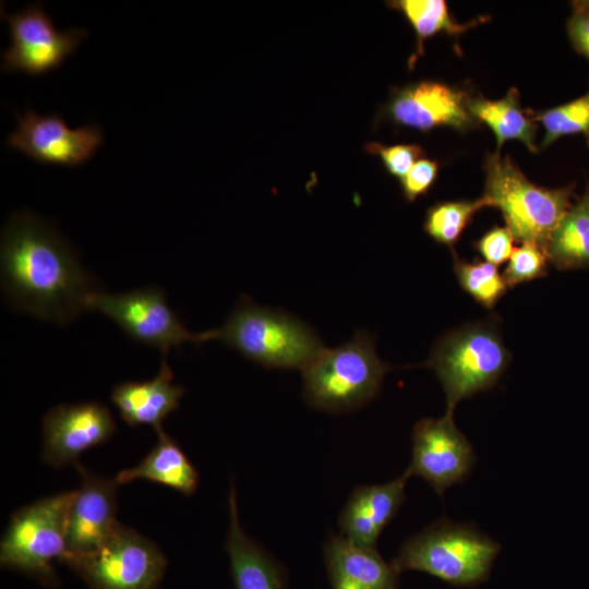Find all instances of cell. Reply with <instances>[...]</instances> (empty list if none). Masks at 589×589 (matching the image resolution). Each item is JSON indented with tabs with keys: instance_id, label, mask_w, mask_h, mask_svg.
<instances>
[{
	"instance_id": "5",
	"label": "cell",
	"mask_w": 589,
	"mask_h": 589,
	"mask_svg": "<svg viewBox=\"0 0 589 589\" xmlns=\"http://www.w3.org/2000/svg\"><path fill=\"white\" fill-rule=\"evenodd\" d=\"M510 361L495 321L469 323L448 332L435 345L425 365L443 386L446 414L459 401L492 388Z\"/></svg>"
},
{
	"instance_id": "9",
	"label": "cell",
	"mask_w": 589,
	"mask_h": 589,
	"mask_svg": "<svg viewBox=\"0 0 589 589\" xmlns=\"http://www.w3.org/2000/svg\"><path fill=\"white\" fill-rule=\"evenodd\" d=\"M89 310L105 314L130 338L158 348L163 356L183 342L215 339V329L197 334L189 332L168 305L164 291L154 286L118 293L100 289L92 298Z\"/></svg>"
},
{
	"instance_id": "31",
	"label": "cell",
	"mask_w": 589,
	"mask_h": 589,
	"mask_svg": "<svg viewBox=\"0 0 589 589\" xmlns=\"http://www.w3.org/2000/svg\"><path fill=\"white\" fill-rule=\"evenodd\" d=\"M567 29L575 49L589 60V11L575 8L568 20Z\"/></svg>"
},
{
	"instance_id": "32",
	"label": "cell",
	"mask_w": 589,
	"mask_h": 589,
	"mask_svg": "<svg viewBox=\"0 0 589 589\" xmlns=\"http://www.w3.org/2000/svg\"><path fill=\"white\" fill-rule=\"evenodd\" d=\"M574 7L589 11V0L577 1V2L574 3Z\"/></svg>"
},
{
	"instance_id": "16",
	"label": "cell",
	"mask_w": 589,
	"mask_h": 589,
	"mask_svg": "<svg viewBox=\"0 0 589 589\" xmlns=\"http://www.w3.org/2000/svg\"><path fill=\"white\" fill-rule=\"evenodd\" d=\"M409 478L405 471L386 483L353 489L338 518L340 534L358 545L375 548L381 532L406 501Z\"/></svg>"
},
{
	"instance_id": "26",
	"label": "cell",
	"mask_w": 589,
	"mask_h": 589,
	"mask_svg": "<svg viewBox=\"0 0 589 589\" xmlns=\"http://www.w3.org/2000/svg\"><path fill=\"white\" fill-rule=\"evenodd\" d=\"M534 120L540 121L544 135L541 142L546 147L557 139L582 134L589 145V93L564 105L540 112Z\"/></svg>"
},
{
	"instance_id": "14",
	"label": "cell",
	"mask_w": 589,
	"mask_h": 589,
	"mask_svg": "<svg viewBox=\"0 0 589 589\" xmlns=\"http://www.w3.org/2000/svg\"><path fill=\"white\" fill-rule=\"evenodd\" d=\"M81 476V485L74 491L68 514V555L63 563L73 557L96 551L110 536L117 524V488L113 479L87 471L75 464Z\"/></svg>"
},
{
	"instance_id": "22",
	"label": "cell",
	"mask_w": 589,
	"mask_h": 589,
	"mask_svg": "<svg viewBox=\"0 0 589 589\" xmlns=\"http://www.w3.org/2000/svg\"><path fill=\"white\" fill-rule=\"evenodd\" d=\"M548 260L558 269L589 267V194L572 207L553 230L545 247Z\"/></svg>"
},
{
	"instance_id": "8",
	"label": "cell",
	"mask_w": 589,
	"mask_h": 589,
	"mask_svg": "<svg viewBox=\"0 0 589 589\" xmlns=\"http://www.w3.org/2000/svg\"><path fill=\"white\" fill-rule=\"evenodd\" d=\"M65 563L92 589H155L166 567L159 548L121 522L96 551Z\"/></svg>"
},
{
	"instance_id": "27",
	"label": "cell",
	"mask_w": 589,
	"mask_h": 589,
	"mask_svg": "<svg viewBox=\"0 0 589 589\" xmlns=\"http://www.w3.org/2000/svg\"><path fill=\"white\" fill-rule=\"evenodd\" d=\"M548 256L534 243H521L514 248L503 272L508 288L543 277L548 273Z\"/></svg>"
},
{
	"instance_id": "33",
	"label": "cell",
	"mask_w": 589,
	"mask_h": 589,
	"mask_svg": "<svg viewBox=\"0 0 589 589\" xmlns=\"http://www.w3.org/2000/svg\"><path fill=\"white\" fill-rule=\"evenodd\" d=\"M588 194H589V191H588Z\"/></svg>"
},
{
	"instance_id": "20",
	"label": "cell",
	"mask_w": 589,
	"mask_h": 589,
	"mask_svg": "<svg viewBox=\"0 0 589 589\" xmlns=\"http://www.w3.org/2000/svg\"><path fill=\"white\" fill-rule=\"evenodd\" d=\"M155 431L158 441L153 449L136 466L120 471L115 480L118 484H124L144 479L167 485L184 495L193 494L199 485L196 469L163 426Z\"/></svg>"
},
{
	"instance_id": "23",
	"label": "cell",
	"mask_w": 589,
	"mask_h": 589,
	"mask_svg": "<svg viewBox=\"0 0 589 589\" xmlns=\"http://www.w3.org/2000/svg\"><path fill=\"white\" fill-rule=\"evenodd\" d=\"M388 7L399 11L413 27L417 35V51L410 58V67L423 52L425 39L437 33L459 34L472 27L476 22L459 24L455 22L443 0H394Z\"/></svg>"
},
{
	"instance_id": "24",
	"label": "cell",
	"mask_w": 589,
	"mask_h": 589,
	"mask_svg": "<svg viewBox=\"0 0 589 589\" xmlns=\"http://www.w3.org/2000/svg\"><path fill=\"white\" fill-rule=\"evenodd\" d=\"M490 206L482 196L474 201L442 202L426 213L424 231L436 242L454 245L479 209Z\"/></svg>"
},
{
	"instance_id": "29",
	"label": "cell",
	"mask_w": 589,
	"mask_h": 589,
	"mask_svg": "<svg viewBox=\"0 0 589 589\" xmlns=\"http://www.w3.org/2000/svg\"><path fill=\"white\" fill-rule=\"evenodd\" d=\"M514 237L505 227H494L485 232L474 244L485 262L498 266L508 261L514 250Z\"/></svg>"
},
{
	"instance_id": "28",
	"label": "cell",
	"mask_w": 589,
	"mask_h": 589,
	"mask_svg": "<svg viewBox=\"0 0 589 589\" xmlns=\"http://www.w3.org/2000/svg\"><path fill=\"white\" fill-rule=\"evenodd\" d=\"M364 149L381 157L386 170L399 180L423 156V149L417 144H398L386 146L378 142H369Z\"/></svg>"
},
{
	"instance_id": "12",
	"label": "cell",
	"mask_w": 589,
	"mask_h": 589,
	"mask_svg": "<svg viewBox=\"0 0 589 589\" xmlns=\"http://www.w3.org/2000/svg\"><path fill=\"white\" fill-rule=\"evenodd\" d=\"M476 462L471 443L457 428L454 417L425 418L411 434V461L406 472L423 479L438 495L462 482Z\"/></svg>"
},
{
	"instance_id": "25",
	"label": "cell",
	"mask_w": 589,
	"mask_h": 589,
	"mask_svg": "<svg viewBox=\"0 0 589 589\" xmlns=\"http://www.w3.org/2000/svg\"><path fill=\"white\" fill-rule=\"evenodd\" d=\"M454 272L462 290L485 309L492 310L507 291L498 267L485 261L467 262L455 257Z\"/></svg>"
},
{
	"instance_id": "10",
	"label": "cell",
	"mask_w": 589,
	"mask_h": 589,
	"mask_svg": "<svg viewBox=\"0 0 589 589\" xmlns=\"http://www.w3.org/2000/svg\"><path fill=\"white\" fill-rule=\"evenodd\" d=\"M11 45L2 51L1 70L40 76L59 69L88 37L84 28L58 29L41 3L9 13L1 5Z\"/></svg>"
},
{
	"instance_id": "6",
	"label": "cell",
	"mask_w": 589,
	"mask_h": 589,
	"mask_svg": "<svg viewBox=\"0 0 589 589\" xmlns=\"http://www.w3.org/2000/svg\"><path fill=\"white\" fill-rule=\"evenodd\" d=\"M484 168L482 196L502 212L516 241L534 243L545 252L550 236L572 207L573 189H546L532 183L498 151L488 156Z\"/></svg>"
},
{
	"instance_id": "13",
	"label": "cell",
	"mask_w": 589,
	"mask_h": 589,
	"mask_svg": "<svg viewBox=\"0 0 589 589\" xmlns=\"http://www.w3.org/2000/svg\"><path fill=\"white\" fill-rule=\"evenodd\" d=\"M115 431L111 412L98 401L58 405L41 421V458L56 468L75 465L85 450L103 444Z\"/></svg>"
},
{
	"instance_id": "11",
	"label": "cell",
	"mask_w": 589,
	"mask_h": 589,
	"mask_svg": "<svg viewBox=\"0 0 589 589\" xmlns=\"http://www.w3.org/2000/svg\"><path fill=\"white\" fill-rule=\"evenodd\" d=\"M16 129L7 137L8 147L41 165L79 167L86 164L104 144L103 129L95 124L70 128L55 112L38 115L32 109L15 112Z\"/></svg>"
},
{
	"instance_id": "18",
	"label": "cell",
	"mask_w": 589,
	"mask_h": 589,
	"mask_svg": "<svg viewBox=\"0 0 589 589\" xmlns=\"http://www.w3.org/2000/svg\"><path fill=\"white\" fill-rule=\"evenodd\" d=\"M324 557L333 589H396L399 573L375 548L333 534L325 543Z\"/></svg>"
},
{
	"instance_id": "7",
	"label": "cell",
	"mask_w": 589,
	"mask_h": 589,
	"mask_svg": "<svg viewBox=\"0 0 589 589\" xmlns=\"http://www.w3.org/2000/svg\"><path fill=\"white\" fill-rule=\"evenodd\" d=\"M73 496L74 491L62 492L17 509L1 538V566L48 582L53 579L52 562H63L68 555V514Z\"/></svg>"
},
{
	"instance_id": "15",
	"label": "cell",
	"mask_w": 589,
	"mask_h": 589,
	"mask_svg": "<svg viewBox=\"0 0 589 589\" xmlns=\"http://www.w3.org/2000/svg\"><path fill=\"white\" fill-rule=\"evenodd\" d=\"M467 100L464 91L435 81H421L397 88L385 111L396 124L421 132L440 127L464 131L476 124Z\"/></svg>"
},
{
	"instance_id": "17",
	"label": "cell",
	"mask_w": 589,
	"mask_h": 589,
	"mask_svg": "<svg viewBox=\"0 0 589 589\" xmlns=\"http://www.w3.org/2000/svg\"><path fill=\"white\" fill-rule=\"evenodd\" d=\"M173 372L163 356L157 375L144 382H122L113 386L111 401L130 426L161 428L163 421L177 410L184 388L172 383Z\"/></svg>"
},
{
	"instance_id": "21",
	"label": "cell",
	"mask_w": 589,
	"mask_h": 589,
	"mask_svg": "<svg viewBox=\"0 0 589 589\" xmlns=\"http://www.w3.org/2000/svg\"><path fill=\"white\" fill-rule=\"evenodd\" d=\"M518 100L517 89L512 88L506 96L497 100L468 97L467 107L476 120L491 128L498 149L506 141L518 140L531 152H537L534 123L525 115Z\"/></svg>"
},
{
	"instance_id": "2",
	"label": "cell",
	"mask_w": 589,
	"mask_h": 589,
	"mask_svg": "<svg viewBox=\"0 0 589 589\" xmlns=\"http://www.w3.org/2000/svg\"><path fill=\"white\" fill-rule=\"evenodd\" d=\"M215 339L247 359L272 369L303 370L325 347L303 321L242 296Z\"/></svg>"
},
{
	"instance_id": "30",
	"label": "cell",
	"mask_w": 589,
	"mask_h": 589,
	"mask_svg": "<svg viewBox=\"0 0 589 589\" xmlns=\"http://www.w3.org/2000/svg\"><path fill=\"white\" fill-rule=\"evenodd\" d=\"M437 170L436 161L426 158L419 159L407 175L399 180L406 200L413 202L425 194L434 183Z\"/></svg>"
},
{
	"instance_id": "4",
	"label": "cell",
	"mask_w": 589,
	"mask_h": 589,
	"mask_svg": "<svg viewBox=\"0 0 589 589\" xmlns=\"http://www.w3.org/2000/svg\"><path fill=\"white\" fill-rule=\"evenodd\" d=\"M500 549L474 525L441 518L407 539L392 564L398 573L413 569L470 586L488 577Z\"/></svg>"
},
{
	"instance_id": "1",
	"label": "cell",
	"mask_w": 589,
	"mask_h": 589,
	"mask_svg": "<svg viewBox=\"0 0 589 589\" xmlns=\"http://www.w3.org/2000/svg\"><path fill=\"white\" fill-rule=\"evenodd\" d=\"M1 287L10 305L37 318L65 325L100 290L73 248L35 214L13 213L0 245Z\"/></svg>"
},
{
	"instance_id": "19",
	"label": "cell",
	"mask_w": 589,
	"mask_h": 589,
	"mask_svg": "<svg viewBox=\"0 0 589 589\" xmlns=\"http://www.w3.org/2000/svg\"><path fill=\"white\" fill-rule=\"evenodd\" d=\"M229 529L225 543L236 589H284L276 562L243 531L237 507L236 489L228 494Z\"/></svg>"
},
{
	"instance_id": "3",
	"label": "cell",
	"mask_w": 589,
	"mask_h": 589,
	"mask_svg": "<svg viewBox=\"0 0 589 589\" xmlns=\"http://www.w3.org/2000/svg\"><path fill=\"white\" fill-rule=\"evenodd\" d=\"M389 369L373 337L358 330L349 341L324 348L302 370L304 399L327 412L353 411L378 395Z\"/></svg>"
}]
</instances>
